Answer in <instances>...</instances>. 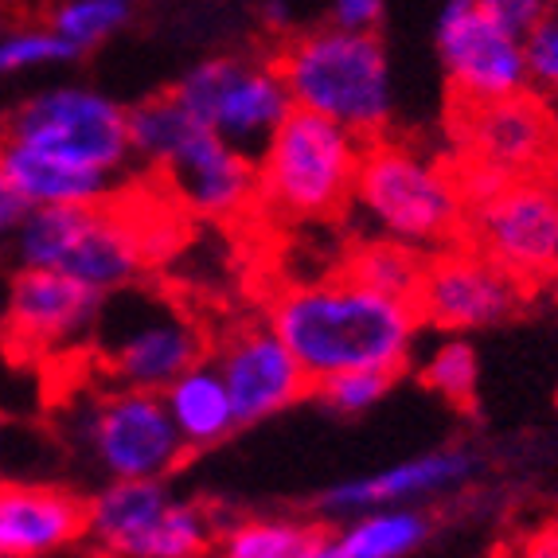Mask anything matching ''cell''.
Returning <instances> with one entry per match:
<instances>
[{
  "mask_svg": "<svg viewBox=\"0 0 558 558\" xmlns=\"http://www.w3.org/2000/svg\"><path fill=\"white\" fill-rule=\"evenodd\" d=\"M266 325L281 336L313 387L344 372L402 375L422 332L410 301L387 298L348 274L286 286L270 301Z\"/></svg>",
  "mask_w": 558,
  "mask_h": 558,
  "instance_id": "1",
  "label": "cell"
},
{
  "mask_svg": "<svg viewBox=\"0 0 558 558\" xmlns=\"http://www.w3.org/2000/svg\"><path fill=\"white\" fill-rule=\"evenodd\" d=\"M274 66L298 110L344 125L360 141L383 137L391 125V56L375 32H348L340 24L298 32L281 44Z\"/></svg>",
  "mask_w": 558,
  "mask_h": 558,
  "instance_id": "2",
  "label": "cell"
},
{
  "mask_svg": "<svg viewBox=\"0 0 558 558\" xmlns=\"http://www.w3.org/2000/svg\"><path fill=\"white\" fill-rule=\"evenodd\" d=\"M125 125L133 160L157 168L192 215L239 219L258 204V168L251 153L199 125L172 90L130 106Z\"/></svg>",
  "mask_w": 558,
  "mask_h": 558,
  "instance_id": "3",
  "label": "cell"
},
{
  "mask_svg": "<svg viewBox=\"0 0 558 558\" xmlns=\"http://www.w3.org/2000/svg\"><path fill=\"white\" fill-rule=\"evenodd\" d=\"M348 207L379 239L407 242L426 258L465 234V192L457 165L407 141L375 137L363 145Z\"/></svg>",
  "mask_w": 558,
  "mask_h": 558,
  "instance_id": "4",
  "label": "cell"
},
{
  "mask_svg": "<svg viewBox=\"0 0 558 558\" xmlns=\"http://www.w3.org/2000/svg\"><path fill=\"white\" fill-rule=\"evenodd\" d=\"M363 145L344 125L293 106L254 157L258 207L293 223L340 215L352 199Z\"/></svg>",
  "mask_w": 558,
  "mask_h": 558,
  "instance_id": "5",
  "label": "cell"
},
{
  "mask_svg": "<svg viewBox=\"0 0 558 558\" xmlns=\"http://www.w3.org/2000/svg\"><path fill=\"white\" fill-rule=\"evenodd\" d=\"M12 270H56L98 293L133 286L149 262V239L113 204L32 207L9 242Z\"/></svg>",
  "mask_w": 558,
  "mask_h": 558,
  "instance_id": "6",
  "label": "cell"
},
{
  "mask_svg": "<svg viewBox=\"0 0 558 558\" xmlns=\"http://www.w3.org/2000/svg\"><path fill=\"white\" fill-rule=\"evenodd\" d=\"M66 446L102 481H168L187 457L165 399L118 383L66 407Z\"/></svg>",
  "mask_w": 558,
  "mask_h": 558,
  "instance_id": "7",
  "label": "cell"
},
{
  "mask_svg": "<svg viewBox=\"0 0 558 558\" xmlns=\"http://www.w3.org/2000/svg\"><path fill=\"white\" fill-rule=\"evenodd\" d=\"M219 520L168 481H102L86 496L83 543L106 558H207Z\"/></svg>",
  "mask_w": 558,
  "mask_h": 558,
  "instance_id": "8",
  "label": "cell"
},
{
  "mask_svg": "<svg viewBox=\"0 0 558 558\" xmlns=\"http://www.w3.org/2000/svg\"><path fill=\"white\" fill-rule=\"evenodd\" d=\"M94 355L118 387L165 391L192 363L204 360V332L184 308L157 298L137 281L110 293L94 325Z\"/></svg>",
  "mask_w": 558,
  "mask_h": 558,
  "instance_id": "9",
  "label": "cell"
},
{
  "mask_svg": "<svg viewBox=\"0 0 558 558\" xmlns=\"http://www.w3.org/2000/svg\"><path fill=\"white\" fill-rule=\"evenodd\" d=\"M0 141L121 177L133 160L125 106L94 86L59 83L36 90L0 121Z\"/></svg>",
  "mask_w": 558,
  "mask_h": 558,
  "instance_id": "10",
  "label": "cell"
},
{
  "mask_svg": "<svg viewBox=\"0 0 558 558\" xmlns=\"http://www.w3.org/2000/svg\"><path fill=\"white\" fill-rule=\"evenodd\" d=\"M172 94L199 125L234 149L258 157L286 113L293 110L274 59L258 56H211L184 71Z\"/></svg>",
  "mask_w": 558,
  "mask_h": 558,
  "instance_id": "11",
  "label": "cell"
},
{
  "mask_svg": "<svg viewBox=\"0 0 558 558\" xmlns=\"http://www.w3.org/2000/svg\"><path fill=\"white\" fill-rule=\"evenodd\" d=\"M461 242L512 274L520 286L550 281L558 254V177L504 180L493 196L465 207Z\"/></svg>",
  "mask_w": 558,
  "mask_h": 558,
  "instance_id": "12",
  "label": "cell"
},
{
  "mask_svg": "<svg viewBox=\"0 0 558 558\" xmlns=\"http://www.w3.org/2000/svg\"><path fill=\"white\" fill-rule=\"evenodd\" d=\"M453 165L488 168L504 180L558 177V113L535 90L500 102H457Z\"/></svg>",
  "mask_w": 558,
  "mask_h": 558,
  "instance_id": "13",
  "label": "cell"
},
{
  "mask_svg": "<svg viewBox=\"0 0 558 558\" xmlns=\"http://www.w3.org/2000/svg\"><path fill=\"white\" fill-rule=\"evenodd\" d=\"M523 301H527V286H520L512 274H504L469 242H453L426 258L414 308H418L422 325L469 336L512 320Z\"/></svg>",
  "mask_w": 558,
  "mask_h": 558,
  "instance_id": "14",
  "label": "cell"
},
{
  "mask_svg": "<svg viewBox=\"0 0 558 558\" xmlns=\"http://www.w3.org/2000/svg\"><path fill=\"white\" fill-rule=\"evenodd\" d=\"M434 39L457 102H500L527 90L523 39L493 24L476 0H441Z\"/></svg>",
  "mask_w": 558,
  "mask_h": 558,
  "instance_id": "15",
  "label": "cell"
},
{
  "mask_svg": "<svg viewBox=\"0 0 558 558\" xmlns=\"http://www.w3.org/2000/svg\"><path fill=\"white\" fill-rule=\"evenodd\" d=\"M106 293L56 270H12L0 332L32 352H63L90 340Z\"/></svg>",
  "mask_w": 558,
  "mask_h": 558,
  "instance_id": "16",
  "label": "cell"
},
{
  "mask_svg": "<svg viewBox=\"0 0 558 558\" xmlns=\"http://www.w3.org/2000/svg\"><path fill=\"white\" fill-rule=\"evenodd\" d=\"M211 363L223 375L239 426L278 418L289 407H298L305 395H313L308 375L301 372V363L270 325H242L227 332Z\"/></svg>",
  "mask_w": 558,
  "mask_h": 558,
  "instance_id": "17",
  "label": "cell"
},
{
  "mask_svg": "<svg viewBox=\"0 0 558 558\" xmlns=\"http://www.w3.org/2000/svg\"><path fill=\"white\" fill-rule=\"evenodd\" d=\"M476 453L465 446H441L426 453L402 457L375 473L348 476V481L328 484L317 496V512L332 520L372 512V508H422L426 500L457 493L461 484L476 476Z\"/></svg>",
  "mask_w": 558,
  "mask_h": 558,
  "instance_id": "18",
  "label": "cell"
},
{
  "mask_svg": "<svg viewBox=\"0 0 558 558\" xmlns=\"http://www.w3.org/2000/svg\"><path fill=\"white\" fill-rule=\"evenodd\" d=\"M86 535V496L63 484L0 481V558H51Z\"/></svg>",
  "mask_w": 558,
  "mask_h": 558,
  "instance_id": "19",
  "label": "cell"
},
{
  "mask_svg": "<svg viewBox=\"0 0 558 558\" xmlns=\"http://www.w3.org/2000/svg\"><path fill=\"white\" fill-rule=\"evenodd\" d=\"M0 180L16 187V196L28 207H94L110 204L118 177L78 168L71 160L47 157L24 149L12 141H0Z\"/></svg>",
  "mask_w": 558,
  "mask_h": 558,
  "instance_id": "20",
  "label": "cell"
},
{
  "mask_svg": "<svg viewBox=\"0 0 558 558\" xmlns=\"http://www.w3.org/2000/svg\"><path fill=\"white\" fill-rule=\"evenodd\" d=\"M429 535L434 520L422 508H372L317 531L301 558H410Z\"/></svg>",
  "mask_w": 558,
  "mask_h": 558,
  "instance_id": "21",
  "label": "cell"
},
{
  "mask_svg": "<svg viewBox=\"0 0 558 558\" xmlns=\"http://www.w3.org/2000/svg\"><path fill=\"white\" fill-rule=\"evenodd\" d=\"M165 410L172 426H177L180 441L192 449H211L219 441H227L239 429V418H234V407H231V395L223 387V375L215 367L211 360H199L192 363L184 375L168 383L165 391Z\"/></svg>",
  "mask_w": 558,
  "mask_h": 558,
  "instance_id": "22",
  "label": "cell"
},
{
  "mask_svg": "<svg viewBox=\"0 0 558 558\" xmlns=\"http://www.w3.org/2000/svg\"><path fill=\"white\" fill-rule=\"evenodd\" d=\"M317 523L293 520V515H246V520L219 523L215 558H301L317 539Z\"/></svg>",
  "mask_w": 558,
  "mask_h": 558,
  "instance_id": "23",
  "label": "cell"
},
{
  "mask_svg": "<svg viewBox=\"0 0 558 558\" xmlns=\"http://www.w3.org/2000/svg\"><path fill=\"white\" fill-rule=\"evenodd\" d=\"M344 274L363 286L379 289L387 298H399L410 301L418 298V286H422V274H426V254L407 246V242H395V239H363L344 262Z\"/></svg>",
  "mask_w": 558,
  "mask_h": 558,
  "instance_id": "24",
  "label": "cell"
},
{
  "mask_svg": "<svg viewBox=\"0 0 558 558\" xmlns=\"http://www.w3.org/2000/svg\"><path fill=\"white\" fill-rule=\"evenodd\" d=\"M418 379L453 407H473L481 387V355L469 336L446 332L418 363Z\"/></svg>",
  "mask_w": 558,
  "mask_h": 558,
  "instance_id": "25",
  "label": "cell"
},
{
  "mask_svg": "<svg viewBox=\"0 0 558 558\" xmlns=\"http://www.w3.org/2000/svg\"><path fill=\"white\" fill-rule=\"evenodd\" d=\"M133 12H137V0H59L47 16V28L83 56L90 47L118 36Z\"/></svg>",
  "mask_w": 558,
  "mask_h": 558,
  "instance_id": "26",
  "label": "cell"
},
{
  "mask_svg": "<svg viewBox=\"0 0 558 558\" xmlns=\"http://www.w3.org/2000/svg\"><path fill=\"white\" fill-rule=\"evenodd\" d=\"M78 59V51L66 39H59L56 32L47 28H24L0 36V78H16L44 71V66H63Z\"/></svg>",
  "mask_w": 558,
  "mask_h": 558,
  "instance_id": "27",
  "label": "cell"
},
{
  "mask_svg": "<svg viewBox=\"0 0 558 558\" xmlns=\"http://www.w3.org/2000/svg\"><path fill=\"white\" fill-rule=\"evenodd\" d=\"M395 379L399 375L391 372H344L317 383L313 391H317L325 410H332L340 418H355V414H367L372 407H379L387 399V391L395 387Z\"/></svg>",
  "mask_w": 558,
  "mask_h": 558,
  "instance_id": "28",
  "label": "cell"
},
{
  "mask_svg": "<svg viewBox=\"0 0 558 558\" xmlns=\"http://www.w3.org/2000/svg\"><path fill=\"white\" fill-rule=\"evenodd\" d=\"M523 59H527V90L558 102V0L523 36Z\"/></svg>",
  "mask_w": 558,
  "mask_h": 558,
  "instance_id": "29",
  "label": "cell"
},
{
  "mask_svg": "<svg viewBox=\"0 0 558 558\" xmlns=\"http://www.w3.org/2000/svg\"><path fill=\"white\" fill-rule=\"evenodd\" d=\"M550 4H555V0H476V9H481L484 16L520 39L547 16Z\"/></svg>",
  "mask_w": 558,
  "mask_h": 558,
  "instance_id": "30",
  "label": "cell"
},
{
  "mask_svg": "<svg viewBox=\"0 0 558 558\" xmlns=\"http://www.w3.org/2000/svg\"><path fill=\"white\" fill-rule=\"evenodd\" d=\"M387 0H332V24L348 32H375Z\"/></svg>",
  "mask_w": 558,
  "mask_h": 558,
  "instance_id": "31",
  "label": "cell"
},
{
  "mask_svg": "<svg viewBox=\"0 0 558 558\" xmlns=\"http://www.w3.org/2000/svg\"><path fill=\"white\" fill-rule=\"evenodd\" d=\"M32 207L16 196V187H9L4 180H0V246H9L12 234L20 231V223H24V215Z\"/></svg>",
  "mask_w": 558,
  "mask_h": 558,
  "instance_id": "32",
  "label": "cell"
},
{
  "mask_svg": "<svg viewBox=\"0 0 558 558\" xmlns=\"http://www.w3.org/2000/svg\"><path fill=\"white\" fill-rule=\"evenodd\" d=\"M512 558H558V523H547V527L531 531L527 539L515 547Z\"/></svg>",
  "mask_w": 558,
  "mask_h": 558,
  "instance_id": "33",
  "label": "cell"
},
{
  "mask_svg": "<svg viewBox=\"0 0 558 558\" xmlns=\"http://www.w3.org/2000/svg\"><path fill=\"white\" fill-rule=\"evenodd\" d=\"M0 465H4V422H0Z\"/></svg>",
  "mask_w": 558,
  "mask_h": 558,
  "instance_id": "34",
  "label": "cell"
},
{
  "mask_svg": "<svg viewBox=\"0 0 558 558\" xmlns=\"http://www.w3.org/2000/svg\"><path fill=\"white\" fill-rule=\"evenodd\" d=\"M550 286L558 289V254H555V270H550Z\"/></svg>",
  "mask_w": 558,
  "mask_h": 558,
  "instance_id": "35",
  "label": "cell"
},
{
  "mask_svg": "<svg viewBox=\"0 0 558 558\" xmlns=\"http://www.w3.org/2000/svg\"><path fill=\"white\" fill-rule=\"evenodd\" d=\"M0 320H4V286H0Z\"/></svg>",
  "mask_w": 558,
  "mask_h": 558,
  "instance_id": "36",
  "label": "cell"
}]
</instances>
